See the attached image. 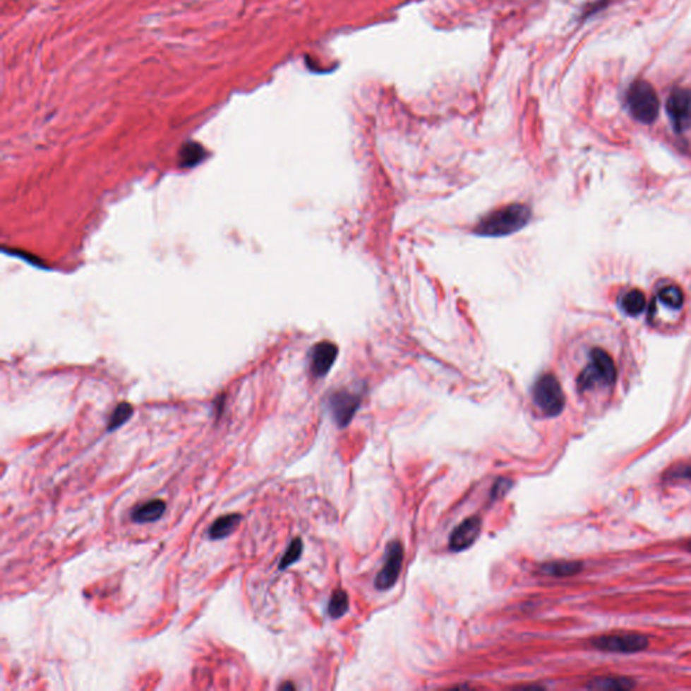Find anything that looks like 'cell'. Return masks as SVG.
I'll return each instance as SVG.
<instances>
[{
	"label": "cell",
	"instance_id": "1",
	"mask_svg": "<svg viewBox=\"0 0 691 691\" xmlns=\"http://www.w3.org/2000/svg\"><path fill=\"white\" fill-rule=\"evenodd\" d=\"M531 208L525 204H507L483 216L474 229V234L485 238H501L524 229L531 220Z\"/></svg>",
	"mask_w": 691,
	"mask_h": 691
},
{
	"label": "cell",
	"instance_id": "2",
	"mask_svg": "<svg viewBox=\"0 0 691 691\" xmlns=\"http://www.w3.org/2000/svg\"><path fill=\"white\" fill-rule=\"evenodd\" d=\"M627 106L635 119L649 124L656 121L661 103L654 87L647 81L639 80L635 81L628 90Z\"/></svg>",
	"mask_w": 691,
	"mask_h": 691
},
{
	"label": "cell",
	"instance_id": "3",
	"mask_svg": "<svg viewBox=\"0 0 691 691\" xmlns=\"http://www.w3.org/2000/svg\"><path fill=\"white\" fill-rule=\"evenodd\" d=\"M532 397L535 405L547 417L560 415L566 405L562 385L551 373H546L539 377L532 387Z\"/></svg>",
	"mask_w": 691,
	"mask_h": 691
},
{
	"label": "cell",
	"instance_id": "4",
	"mask_svg": "<svg viewBox=\"0 0 691 691\" xmlns=\"http://www.w3.org/2000/svg\"><path fill=\"white\" fill-rule=\"evenodd\" d=\"M617 380L613 358L602 349H594L590 353V362L578 377V387L581 392L589 390L597 385H613Z\"/></svg>",
	"mask_w": 691,
	"mask_h": 691
},
{
	"label": "cell",
	"instance_id": "5",
	"mask_svg": "<svg viewBox=\"0 0 691 691\" xmlns=\"http://www.w3.org/2000/svg\"><path fill=\"white\" fill-rule=\"evenodd\" d=\"M593 648L606 652H617V654H635L647 649L649 645V639L635 632H613L601 635L599 637L590 642Z\"/></svg>",
	"mask_w": 691,
	"mask_h": 691
},
{
	"label": "cell",
	"instance_id": "6",
	"mask_svg": "<svg viewBox=\"0 0 691 691\" xmlns=\"http://www.w3.org/2000/svg\"><path fill=\"white\" fill-rule=\"evenodd\" d=\"M404 560L402 544L395 540L392 541L385 553V563L375 578V587L378 590H387L393 587L399 579L401 567Z\"/></svg>",
	"mask_w": 691,
	"mask_h": 691
},
{
	"label": "cell",
	"instance_id": "7",
	"mask_svg": "<svg viewBox=\"0 0 691 691\" xmlns=\"http://www.w3.org/2000/svg\"><path fill=\"white\" fill-rule=\"evenodd\" d=\"M667 112L676 131L691 127V90L675 88L667 100Z\"/></svg>",
	"mask_w": 691,
	"mask_h": 691
},
{
	"label": "cell",
	"instance_id": "8",
	"mask_svg": "<svg viewBox=\"0 0 691 691\" xmlns=\"http://www.w3.org/2000/svg\"><path fill=\"white\" fill-rule=\"evenodd\" d=\"M359 404H361V397L346 390L337 392L330 397V409L339 427L343 428L349 426V423L353 420L356 409L359 408Z\"/></svg>",
	"mask_w": 691,
	"mask_h": 691
},
{
	"label": "cell",
	"instance_id": "9",
	"mask_svg": "<svg viewBox=\"0 0 691 691\" xmlns=\"http://www.w3.org/2000/svg\"><path fill=\"white\" fill-rule=\"evenodd\" d=\"M481 519L469 517L462 522L450 536V548L452 551H463L473 546L481 534Z\"/></svg>",
	"mask_w": 691,
	"mask_h": 691
},
{
	"label": "cell",
	"instance_id": "10",
	"mask_svg": "<svg viewBox=\"0 0 691 691\" xmlns=\"http://www.w3.org/2000/svg\"><path fill=\"white\" fill-rule=\"evenodd\" d=\"M338 356V347L331 342L318 343L311 354V370L313 375L324 377L334 366Z\"/></svg>",
	"mask_w": 691,
	"mask_h": 691
},
{
	"label": "cell",
	"instance_id": "11",
	"mask_svg": "<svg viewBox=\"0 0 691 691\" xmlns=\"http://www.w3.org/2000/svg\"><path fill=\"white\" fill-rule=\"evenodd\" d=\"M167 510V504L162 500H150L138 507H134L131 512V522L137 524H148L160 520Z\"/></svg>",
	"mask_w": 691,
	"mask_h": 691
},
{
	"label": "cell",
	"instance_id": "12",
	"mask_svg": "<svg viewBox=\"0 0 691 691\" xmlns=\"http://www.w3.org/2000/svg\"><path fill=\"white\" fill-rule=\"evenodd\" d=\"M205 158V149L198 142H186L179 153L180 168H193Z\"/></svg>",
	"mask_w": 691,
	"mask_h": 691
},
{
	"label": "cell",
	"instance_id": "13",
	"mask_svg": "<svg viewBox=\"0 0 691 691\" xmlns=\"http://www.w3.org/2000/svg\"><path fill=\"white\" fill-rule=\"evenodd\" d=\"M587 687L597 690H630L635 687V682L625 676H602L593 679Z\"/></svg>",
	"mask_w": 691,
	"mask_h": 691
},
{
	"label": "cell",
	"instance_id": "14",
	"mask_svg": "<svg viewBox=\"0 0 691 691\" xmlns=\"http://www.w3.org/2000/svg\"><path fill=\"white\" fill-rule=\"evenodd\" d=\"M239 522H241V516L236 513L222 516L216 522H212V525L210 527L208 536L214 539V540L227 538L235 531V528L238 527Z\"/></svg>",
	"mask_w": 691,
	"mask_h": 691
},
{
	"label": "cell",
	"instance_id": "15",
	"mask_svg": "<svg viewBox=\"0 0 691 691\" xmlns=\"http://www.w3.org/2000/svg\"><path fill=\"white\" fill-rule=\"evenodd\" d=\"M582 567L584 565L581 562L562 560V562H551L540 566V572L551 577H570L578 574Z\"/></svg>",
	"mask_w": 691,
	"mask_h": 691
},
{
	"label": "cell",
	"instance_id": "16",
	"mask_svg": "<svg viewBox=\"0 0 691 691\" xmlns=\"http://www.w3.org/2000/svg\"><path fill=\"white\" fill-rule=\"evenodd\" d=\"M620 304L625 313H628L630 316H637L645 309L647 301H645L644 293L639 289H632L621 297Z\"/></svg>",
	"mask_w": 691,
	"mask_h": 691
},
{
	"label": "cell",
	"instance_id": "17",
	"mask_svg": "<svg viewBox=\"0 0 691 691\" xmlns=\"http://www.w3.org/2000/svg\"><path fill=\"white\" fill-rule=\"evenodd\" d=\"M133 414H134V408H133L131 404H128V402H121L119 405H116V408L114 409V412L109 416L107 430L109 432L118 430L119 427H122L124 423L133 416Z\"/></svg>",
	"mask_w": 691,
	"mask_h": 691
},
{
	"label": "cell",
	"instance_id": "18",
	"mask_svg": "<svg viewBox=\"0 0 691 691\" xmlns=\"http://www.w3.org/2000/svg\"><path fill=\"white\" fill-rule=\"evenodd\" d=\"M658 297L666 307L673 308V309H680L683 307V301H685L683 292L676 285H667L661 288Z\"/></svg>",
	"mask_w": 691,
	"mask_h": 691
},
{
	"label": "cell",
	"instance_id": "19",
	"mask_svg": "<svg viewBox=\"0 0 691 691\" xmlns=\"http://www.w3.org/2000/svg\"><path fill=\"white\" fill-rule=\"evenodd\" d=\"M349 611V596L344 590L338 589L332 593L328 603V615L331 618H339Z\"/></svg>",
	"mask_w": 691,
	"mask_h": 691
},
{
	"label": "cell",
	"instance_id": "20",
	"mask_svg": "<svg viewBox=\"0 0 691 691\" xmlns=\"http://www.w3.org/2000/svg\"><path fill=\"white\" fill-rule=\"evenodd\" d=\"M301 553H303V541H301V539L296 538L294 540H292V543L287 548L284 556L281 558L278 568L280 570H285V568L292 566L293 563H296L300 559Z\"/></svg>",
	"mask_w": 691,
	"mask_h": 691
},
{
	"label": "cell",
	"instance_id": "21",
	"mask_svg": "<svg viewBox=\"0 0 691 691\" xmlns=\"http://www.w3.org/2000/svg\"><path fill=\"white\" fill-rule=\"evenodd\" d=\"M510 486H512V482H510L509 479H505V478L498 479V481L495 482L494 488H493V500L503 497V495H504V494H505V493L510 489Z\"/></svg>",
	"mask_w": 691,
	"mask_h": 691
},
{
	"label": "cell",
	"instance_id": "22",
	"mask_svg": "<svg viewBox=\"0 0 691 691\" xmlns=\"http://www.w3.org/2000/svg\"><path fill=\"white\" fill-rule=\"evenodd\" d=\"M668 478L671 479H689L691 481V464H685V466H678L674 470H671L668 473Z\"/></svg>",
	"mask_w": 691,
	"mask_h": 691
},
{
	"label": "cell",
	"instance_id": "23",
	"mask_svg": "<svg viewBox=\"0 0 691 691\" xmlns=\"http://www.w3.org/2000/svg\"><path fill=\"white\" fill-rule=\"evenodd\" d=\"M281 689H293L292 685H282Z\"/></svg>",
	"mask_w": 691,
	"mask_h": 691
},
{
	"label": "cell",
	"instance_id": "24",
	"mask_svg": "<svg viewBox=\"0 0 691 691\" xmlns=\"http://www.w3.org/2000/svg\"><path fill=\"white\" fill-rule=\"evenodd\" d=\"M685 547H686V550H687L689 553H691V540L689 541V543H687V544H686V546H685Z\"/></svg>",
	"mask_w": 691,
	"mask_h": 691
}]
</instances>
